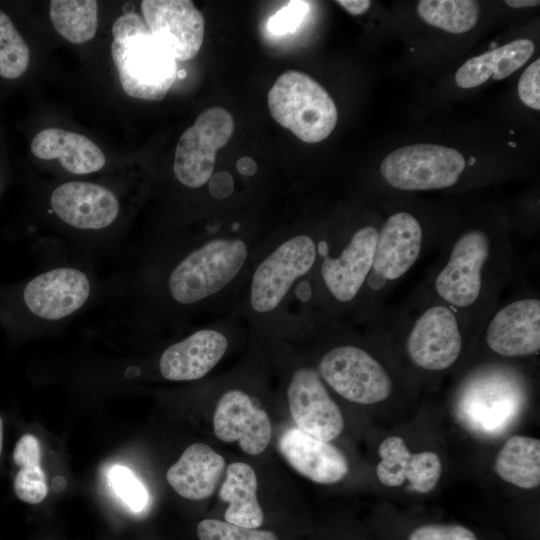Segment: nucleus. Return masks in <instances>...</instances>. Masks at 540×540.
<instances>
[{
	"mask_svg": "<svg viewBox=\"0 0 540 540\" xmlns=\"http://www.w3.org/2000/svg\"><path fill=\"white\" fill-rule=\"evenodd\" d=\"M225 470V460L210 446H188L167 471L166 480L180 496L189 500L210 497Z\"/></svg>",
	"mask_w": 540,
	"mask_h": 540,
	"instance_id": "obj_21",
	"label": "nucleus"
},
{
	"mask_svg": "<svg viewBox=\"0 0 540 540\" xmlns=\"http://www.w3.org/2000/svg\"><path fill=\"white\" fill-rule=\"evenodd\" d=\"M109 481L116 494L131 510L139 512L146 507L148 492L129 468L113 466L109 472Z\"/></svg>",
	"mask_w": 540,
	"mask_h": 540,
	"instance_id": "obj_32",
	"label": "nucleus"
},
{
	"mask_svg": "<svg viewBox=\"0 0 540 540\" xmlns=\"http://www.w3.org/2000/svg\"><path fill=\"white\" fill-rule=\"evenodd\" d=\"M423 247V230L408 212H397L378 230L370 275L383 283L403 277L416 263Z\"/></svg>",
	"mask_w": 540,
	"mask_h": 540,
	"instance_id": "obj_17",
	"label": "nucleus"
},
{
	"mask_svg": "<svg viewBox=\"0 0 540 540\" xmlns=\"http://www.w3.org/2000/svg\"><path fill=\"white\" fill-rule=\"evenodd\" d=\"M41 446L32 434L22 435L15 444L13 461L19 466L13 487L23 502L38 504L48 493L46 475L41 468Z\"/></svg>",
	"mask_w": 540,
	"mask_h": 540,
	"instance_id": "obj_26",
	"label": "nucleus"
},
{
	"mask_svg": "<svg viewBox=\"0 0 540 540\" xmlns=\"http://www.w3.org/2000/svg\"><path fill=\"white\" fill-rule=\"evenodd\" d=\"M522 399L510 390L475 388L463 395L459 417L463 424L477 433L497 435L504 432L519 415Z\"/></svg>",
	"mask_w": 540,
	"mask_h": 540,
	"instance_id": "obj_22",
	"label": "nucleus"
},
{
	"mask_svg": "<svg viewBox=\"0 0 540 540\" xmlns=\"http://www.w3.org/2000/svg\"><path fill=\"white\" fill-rule=\"evenodd\" d=\"M140 6L151 35L175 60H191L198 54L205 20L192 1L143 0Z\"/></svg>",
	"mask_w": 540,
	"mask_h": 540,
	"instance_id": "obj_14",
	"label": "nucleus"
},
{
	"mask_svg": "<svg viewBox=\"0 0 540 540\" xmlns=\"http://www.w3.org/2000/svg\"><path fill=\"white\" fill-rule=\"evenodd\" d=\"M520 100L532 109H540V59L532 62L518 82Z\"/></svg>",
	"mask_w": 540,
	"mask_h": 540,
	"instance_id": "obj_36",
	"label": "nucleus"
},
{
	"mask_svg": "<svg viewBox=\"0 0 540 540\" xmlns=\"http://www.w3.org/2000/svg\"><path fill=\"white\" fill-rule=\"evenodd\" d=\"M378 229L371 225L358 228L337 252L317 243L319 278L329 296L347 304L356 299L367 282L374 260Z\"/></svg>",
	"mask_w": 540,
	"mask_h": 540,
	"instance_id": "obj_11",
	"label": "nucleus"
},
{
	"mask_svg": "<svg viewBox=\"0 0 540 540\" xmlns=\"http://www.w3.org/2000/svg\"><path fill=\"white\" fill-rule=\"evenodd\" d=\"M417 13L431 26L453 34L471 30L479 18V5L471 0H421Z\"/></svg>",
	"mask_w": 540,
	"mask_h": 540,
	"instance_id": "obj_28",
	"label": "nucleus"
},
{
	"mask_svg": "<svg viewBox=\"0 0 540 540\" xmlns=\"http://www.w3.org/2000/svg\"><path fill=\"white\" fill-rule=\"evenodd\" d=\"M30 65V49L10 15L0 9V77L13 81Z\"/></svg>",
	"mask_w": 540,
	"mask_h": 540,
	"instance_id": "obj_29",
	"label": "nucleus"
},
{
	"mask_svg": "<svg viewBox=\"0 0 540 540\" xmlns=\"http://www.w3.org/2000/svg\"><path fill=\"white\" fill-rule=\"evenodd\" d=\"M277 448L299 474L319 484H334L348 472L345 455L327 441L314 438L297 427L285 430Z\"/></svg>",
	"mask_w": 540,
	"mask_h": 540,
	"instance_id": "obj_19",
	"label": "nucleus"
},
{
	"mask_svg": "<svg viewBox=\"0 0 540 540\" xmlns=\"http://www.w3.org/2000/svg\"><path fill=\"white\" fill-rule=\"evenodd\" d=\"M336 3L352 15L363 14L371 5V1L368 0H338Z\"/></svg>",
	"mask_w": 540,
	"mask_h": 540,
	"instance_id": "obj_38",
	"label": "nucleus"
},
{
	"mask_svg": "<svg viewBox=\"0 0 540 540\" xmlns=\"http://www.w3.org/2000/svg\"><path fill=\"white\" fill-rule=\"evenodd\" d=\"M495 471L504 481L523 489L540 484V441L526 436L509 438L495 460Z\"/></svg>",
	"mask_w": 540,
	"mask_h": 540,
	"instance_id": "obj_25",
	"label": "nucleus"
},
{
	"mask_svg": "<svg viewBox=\"0 0 540 540\" xmlns=\"http://www.w3.org/2000/svg\"><path fill=\"white\" fill-rule=\"evenodd\" d=\"M307 10L308 4L306 2H289L287 6L270 18L268 23L269 31L275 35L293 33L301 24Z\"/></svg>",
	"mask_w": 540,
	"mask_h": 540,
	"instance_id": "obj_35",
	"label": "nucleus"
},
{
	"mask_svg": "<svg viewBox=\"0 0 540 540\" xmlns=\"http://www.w3.org/2000/svg\"><path fill=\"white\" fill-rule=\"evenodd\" d=\"M381 461L377 465L376 475L379 481L388 487H398L407 480L412 453L404 440L398 436L384 439L378 449Z\"/></svg>",
	"mask_w": 540,
	"mask_h": 540,
	"instance_id": "obj_30",
	"label": "nucleus"
},
{
	"mask_svg": "<svg viewBox=\"0 0 540 540\" xmlns=\"http://www.w3.org/2000/svg\"><path fill=\"white\" fill-rule=\"evenodd\" d=\"M257 477L254 469L243 462L231 463L226 469V478L219 490V497L228 503L224 518L226 522L258 528L264 515L257 500Z\"/></svg>",
	"mask_w": 540,
	"mask_h": 540,
	"instance_id": "obj_24",
	"label": "nucleus"
},
{
	"mask_svg": "<svg viewBox=\"0 0 540 540\" xmlns=\"http://www.w3.org/2000/svg\"><path fill=\"white\" fill-rule=\"evenodd\" d=\"M32 154L41 160H58L64 170L75 175L100 171L106 164L103 151L86 136L60 128L38 132L31 141Z\"/></svg>",
	"mask_w": 540,
	"mask_h": 540,
	"instance_id": "obj_20",
	"label": "nucleus"
},
{
	"mask_svg": "<svg viewBox=\"0 0 540 540\" xmlns=\"http://www.w3.org/2000/svg\"><path fill=\"white\" fill-rule=\"evenodd\" d=\"M213 429L218 439L238 441L249 455L262 453L272 436L267 413L241 389H229L221 395L213 415Z\"/></svg>",
	"mask_w": 540,
	"mask_h": 540,
	"instance_id": "obj_15",
	"label": "nucleus"
},
{
	"mask_svg": "<svg viewBox=\"0 0 540 540\" xmlns=\"http://www.w3.org/2000/svg\"><path fill=\"white\" fill-rule=\"evenodd\" d=\"M408 540H478L468 528L457 524H427L416 528Z\"/></svg>",
	"mask_w": 540,
	"mask_h": 540,
	"instance_id": "obj_34",
	"label": "nucleus"
},
{
	"mask_svg": "<svg viewBox=\"0 0 540 540\" xmlns=\"http://www.w3.org/2000/svg\"><path fill=\"white\" fill-rule=\"evenodd\" d=\"M2 189H3V180L0 176V195H1Z\"/></svg>",
	"mask_w": 540,
	"mask_h": 540,
	"instance_id": "obj_42",
	"label": "nucleus"
},
{
	"mask_svg": "<svg viewBox=\"0 0 540 540\" xmlns=\"http://www.w3.org/2000/svg\"><path fill=\"white\" fill-rule=\"evenodd\" d=\"M488 347L498 355L520 357L540 349V301L521 298L499 309L485 333Z\"/></svg>",
	"mask_w": 540,
	"mask_h": 540,
	"instance_id": "obj_18",
	"label": "nucleus"
},
{
	"mask_svg": "<svg viewBox=\"0 0 540 540\" xmlns=\"http://www.w3.org/2000/svg\"><path fill=\"white\" fill-rule=\"evenodd\" d=\"M272 117L306 143H318L334 130L338 112L328 92L309 75L289 70L268 92Z\"/></svg>",
	"mask_w": 540,
	"mask_h": 540,
	"instance_id": "obj_4",
	"label": "nucleus"
},
{
	"mask_svg": "<svg viewBox=\"0 0 540 540\" xmlns=\"http://www.w3.org/2000/svg\"><path fill=\"white\" fill-rule=\"evenodd\" d=\"M317 371L336 393L354 403L375 404L392 392V380L385 368L366 350L354 345L328 350Z\"/></svg>",
	"mask_w": 540,
	"mask_h": 540,
	"instance_id": "obj_7",
	"label": "nucleus"
},
{
	"mask_svg": "<svg viewBox=\"0 0 540 540\" xmlns=\"http://www.w3.org/2000/svg\"><path fill=\"white\" fill-rule=\"evenodd\" d=\"M216 327L198 329L165 348L158 359L160 375L170 381H193L208 374L229 346L226 334Z\"/></svg>",
	"mask_w": 540,
	"mask_h": 540,
	"instance_id": "obj_16",
	"label": "nucleus"
},
{
	"mask_svg": "<svg viewBox=\"0 0 540 540\" xmlns=\"http://www.w3.org/2000/svg\"><path fill=\"white\" fill-rule=\"evenodd\" d=\"M55 30L67 41L91 40L98 26V3L94 0H53L49 11Z\"/></svg>",
	"mask_w": 540,
	"mask_h": 540,
	"instance_id": "obj_27",
	"label": "nucleus"
},
{
	"mask_svg": "<svg viewBox=\"0 0 540 540\" xmlns=\"http://www.w3.org/2000/svg\"><path fill=\"white\" fill-rule=\"evenodd\" d=\"M52 214L67 228L87 236H101L118 222L122 204L111 188L90 181H67L49 197Z\"/></svg>",
	"mask_w": 540,
	"mask_h": 540,
	"instance_id": "obj_9",
	"label": "nucleus"
},
{
	"mask_svg": "<svg viewBox=\"0 0 540 540\" xmlns=\"http://www.w3.org/2000/svg\"><path fill=\"white\" fill-rule=\"evenodd\" d=\"M286 394L298 429L327 442L340 435L344 428L342 412L316 369L308 366L295 369Z\"/></svg>",
	"mask_w": 540,
	"mask_h": 540,
	"instance_id": "obj_13",
	"label": "nucleus"
},
{
	"mask_svg": "<svg viewBox=\"0 0 540 540\" xmlns=\"http://www.w3.org/2000/svg\"><path fill=\"white\" fill-rule=\"evenodd\" d=\"M317 242L308 234H296L276 244L256 264L249 282L248 304L258 317L278 310L302 277L317 261Z\"/></svg>",
	"mask_w": 540,
	"mask_h": 540,
	"instance_id": "obj_5",
	"label": "nucleus"
},
{
	"mask_svg": "<svg viewBox=\"0 0 540 540\" xmlns=\"http://www.w3.org/2000/svg\"><path fill=\"white\" fill-rule=\"evenodd\" d=\"M2 448H3V421L0 416V456L2 453Z\"/></svg>",
	"mask_w": 540,
	"mask_h": 540,
	"instance_id": "obj_41",
	"label": "nucleus"
},
{
	"mask_svg": "<svg viewBox=\"0 0 540 540\" xmlns=\"http://www.w3.org/2000/svg\"><path fill=\"white\" fill-rule=\"evenodd\" d=\"M250 254V244L238 236L177 246L147 269L145 295L161 311L188 313L230 289L244 273Z\"/></svg>",
	"mask_w": 540,
	"mask_h": 540,
	"instance_id": "obj_1",
	"label": "nucleus"
},
{
	"mask_svg": "<svg viewBox=\"0 0 540 540\" xmlns=\"http://www.w3.org/2000/svg\"><path fill=\"white\" fill-rule=\"evenodd\" d=\"M234 127L232 115L222 107L208 108L198 115L176 146L173 172L180 184L197 189L209 181L216 152L230 140Z\"/></svg>",
	"mask_w": 540,
	"mask_h": 540,
	"instance_id": "obj_8",
	"label": "nucleus"
},
{
	"mask_svg": "<svg viewBox=\"0 0 540 540\" xmlns=\"http://www.w3.org/2000/svg\"><path fill=\"white\" fill-rule=\"evenodd\" d=\"M441 471V460L436 453L424 451L412 454L407 480L413 490L427 493L438 483Z\"/></svg>",
	"mask_w": 540,
	"mask_h": 540,
	"instance_id": "obj_33",
	"label": "nucleus"
},
{
	"mask_svg": "<svg viewBox=\"0 0 540 540\" xmlns=\"http://www.w3.org/2000/svg\"><path fill=\"white\" fill-rule=\"evenodd\" d=\"M462 346L457 315L444 303L424 310L413 323L406 340L409 358L418 367L429 371H441L452 366Z\"/></svg>",
	"mask_w": 540,
	"mask_h": 540,
	"instance_id": "obj_12",
	"label": "nucleus"
},
{
	"mask_svg": "<svg viewBox=\"0 0 540 540\" xmlns=\"http://www.w3.org/2000/svg\"><path fill=\"white\" fill-rule=\"evenodd\" d=\"M112 36L111 54L124 92L136 99L162 100L177 77L173 56L135 12L115 20Z\"/></svg>",
	"mask_w": 540,
	"mask_h": 540,
	"instance_id": "obj_3",
	"label": "nucleus"
},
{
	"mask_svg": "<svg viewBox=\"0 0 540 540\" xmlns=\"http://www.w3.org/2000/svg\"><path fill=\"white\" fill-rule=\"evenodd\" d=\"M237 170L242 175H254L257 171V163L251 157L243 156L237 161Z\"/></svg>",
	"mask_w": 540,
	"mask_h": 540,
	"instance_id": "obj_39",
	"label": "nucleus"
},
{
	"mask_svg": "<svg viewBox=\"0 0 540 540\" xmlns=\"http://www.w3.org/2000/svg\"><path fill=\"white\" fill-rule=\"evenodd\" d=\"M98 291L92 270L61 263L13 284H0V326L28 335L61 327L94 299Z\"/></svg>",
	"mask_w": 540,
	"mask_h": 540,
	"instance_id": "obj_2",
	"label": "nucleus"
},
{
	"mask_svg": "<svg viewBox=\"0 0 540 540\" xmlns=\"http://www.w3.org/2000/svg\"><path fill=\"white\" fill-rule=\"evenodd\" d=\"M490 253V238L484 231L470 229L459 236L433 283L445 305L466 309L478 301Z\"/></svg>",
	"mask_w": 540,
	"mask_h": 540,
	"instance_id": "obj_10",
	"label": "nucleus"
},
{
	"mask_svg": "<svg viewBox=\"0 0 540 540\" xmlns=\"http://www.w3.org/2000/svg\"><path fill=\"white\" fill-rule=\"evenodd\" d=\"M200 540H278L271 531L257 530L217 519H204L197 526Z\"/></svg>",
	"mask_w": 540,
	"mask_h": 540,
	"instance_id": "obj_31",
	"label": "nucleus"
},
{
	"mask_svg": "<svg viewBox=\"0 0 540 540\" xmlns=\"http://www.w3.org/2000/svg\"><path fill=\"white\" fill-rule=\"evenodd\" d=\"M465 168L454 148L415 144L392 151L381 163L384 180L400 190H433L454 185Z\"/></svg>",
	"mask_w": 540,
	"mask_h": 540,
	"instance_id": "obj_6",
	"label": "nucleus"
},
{
	"mask_svg": "<svg viewBox=\"0 0 540 540\" xmlns=\"http://www.w3.org/2000/svg\"><path fill=\"white\" fill-rule=\"evenodd\" d=\"M505 3L513 8H523L539 5L537 0H506Z\"/></svg>",
	"mask_w": 540,
	"mask_h": 540,
	"instance_id": "obj_40",
	"label": "nucleus"
},
{
	"mask_svg": "<svg viewBox=\"0 0 540 540\" xmlns=\"http://www.w3.org/2000/svg\"><path fill=\"white\" fill-rule=\"evenodd\" d=\"M210 194L217 199L230 196L234 189V179L227 171L214 173L208 181Z\"/></svg>",
	"mask_w": 540,
	"mask_h": 540,
	"instance_id": "obj_37",
	"label": "nucleus"
},
{
	"mask_svg": "<svg viewBox=\"0 0 540 540\" xmlns=\"http://www.w3.org/2000/svg\"><path fill=\"white\" fill-rule=\"evenodd\" d=\"M534 52V43L529 39L521 38L472 57L456 72V84L461 88L469 89L480 86L490 77L494 80H502L522 67Z\"/></svg>",
	"mask_w": 540,
	"mask_h": 540,
	"instance_id": "obj_23",
	"label": "nucleus"
}]
</instances>
